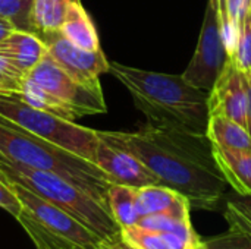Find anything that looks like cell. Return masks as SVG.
Instances as JSON below:
<instances>
[{"label":"cell","mask_w":251,"mask_h":249,"mask_svg":"<svg viewBox=\"0 0 251 249\" xmlns=\"http://www.w3.org/2000/svg\"><path fill=\"white\" fill-rule=\"evenodd\" d=\"M25 73L21 72L12 62L0 56V91L4 94H19L21 84L25 79Z\"/></svg>","instance_id":"cell-24"},{"label":"cell","mask_w":251,"mask_h":249,"mask_svg":"<svg viewBox=\"0 0 251 249\" xmlns=\"http://www.w3.org/2000/svg\"><path fill=\"white\" fill-rule=\"evenodd\" d=\"M40 37L47 45V54L79 82L88 85L100 84L99 76L109 72V62L101 48H81L66 40L59 31Z\"/></svg>","instance_id":"cell-9"},{"label":"cell","mask_w":251,"mask_h":249,"mask_svg":"<svg viewBox=\"0 0 251 249\" xmlns=\"http://www.w3.org/2000/svg\"><path fill=\"white\" fill-rule=\"evenodd\" d=\"M0 156L26 167L59 175L107 208V189L112 182L97 164L3 117H0Z\"/></svg>","instance_id":"cell-3"},{"label":"cell","mask_w":251,"mask_h":249,"mask_svg":"<svg viewBox=\"0 0 251 249\" xmlns=\"http://www.w3.org/2000/svg\"><path fill=\"white\" fill-rule=\"evenodd\" d=\"M232 59L243 73L251 72V18L249 13L240 22L238 44Z\"/></svg>","instance_id":"cell-22"},{"label":"cell","mask_w":251,"mask_h":249,"mask_svg":"<svg viewBox=\"0 0 251 249\" xmlns=\"http://www.w3.org/2000/svg\"><path fill=\"white\" fill-rule=\"evenodd\" d=\"M244 84H246V91H247V131L251 135V72L244 73Z\"/></svg>","instance_id":"cell-28"},{"label":"cell","mask_w":251,"mask_h":249,"mask_svg":"<svg viewBox=\"0 0 251 249\" xmlns=\"http://www.w3.org/2000/svg\"><path fill=\"white\" fill-rule=\"evenodd\" d=\"M226 62L228 53L222 40L219 16L213 1L209 0L196 51L187 69L182 72V76L191 85L209 92L222 73Z\"/></svg>","instance_id":"cell-8"},{"label":"cell","mask_w":251,"mask_h":249,"mask_svg":"<svg viewBox=\"0 0 251 249\" xmlns=\"http://www.w3.org/2000/svg\"><path fill=\"white\" fill-rule=\"evenodd\" d=\"M121 233L135 249H206V242L196 230L162 232L134 225L121 229Z\"/></svg>","instance_id":"cell-12"},{"label":"cell","mask_w":251,"mask_h":249,"mask_svg":"<svg viewBox=\"0 0 251 249\" xmlns=\"http://www.w3.org/2000/svg\"><path fill=\"white\" fill-rule=\"evenodd\" d=\"M137 205L141 219L143 216L174 211L191 204L179 192L159 183L137 188Z\"/></svg>","instance_id":"cell-16"},{"label":"cell","mask_w":251,"mask_h":249,"mask_svg":"<svg viewBox=\"0 0 251 249\" xmlns=\"http://www.w3.org/2000/svg\"><path fill=\"white\" fill-rule=\"evenodd\" d=\"M209 117L221 116L234 120L243 126L247 125V91L244 73L237 68L232 57L209 91Z\"/></svg>","instance_id":"cell-10"},{"label":"cell","mask_w":251,"mask_h":249,"mask_svg":"<svg viewBox=\"0 0 251 249\" xmlns=\"http://www.w3.org/2000/svg\"><path fill=\"white\" fill-rule=\"evenodd\" d=\"M3 178V176H1ZM21 203L16 219L37 249H97L101 238L66 211L3 178Z\"/></svg>","instance_id":"cell-5"},{"label":"cell","mask_w":251,"mask_h":249,"mask_svg":"<svg viewBox=\"0 0 251 249\" xmlns=\"http://www.w3.org/2000/svg\"><path fill=\"white\" fill-rule=\"evenodd\" d=\"M225 220L231 229L251 235V211L241 205L237 200H229L225 207Z\"/></svg>","instance_id":"cell-25"},{"label":"cell","mask_w":251,"mask_h":249,"mask_svg":"<svg viewBox=\"0 0 251 249\" xmlns=\"http://www.w3.org/2000/svg\"><path fill=\"white\" fill-rule=\"evenodd\" d=\"M249 15H250V18H251V0H249V12H247Z\"/></svg>","instance_id":"cell-31"},{"label":"cell","mask_w":251,"mask_h":249,"mask_svg":"<svg viewBox=\"0 0 251 249\" xmlns=\"http://www.w3.org/2000/svg\"><path fill=\"white\" fill-rule=\"evenodd\" d=\"M212 148L228 186L241 198H251V150H225L215 145Z\"/></svg>","instance_id":"cell-14"},{"label":"cell","mask_w":251,"mask_h":249,"mask_svg":"<svg viewBox=\"0 0 251 249\" xmlns=\"http://www.w3.org/2000/svg\"><path fill=\"white\" fill-rule=\"evenodd\" d=\"M97 249H135L132 245H129L121 232L112 235V236H107V238H103L100 239Z\"/></svg>","instance_id":"cell-27"},{"label":"cell","mask_w":251,"mask_h":249,"mask_svg":"<svg viewBox=\"0 0 251 249\" xmlns=\"http://www.w3.org/2000/svg\"><path fill=\"white\" fill-rule=\"evenodd\" d=\"M0 176L22 185L66 211L101 239L121 232L119 225L106 207L59 175L26 167L0 156Z\"/></svg>","instance_id":"cell-4"},{"label":"cell","mask_w":251,"mask_h":249,"mask_svg":"<svg viewBox=\"0 0 251 249\" xmlns=\"http://www.w3.org/2000/svg\"><path fill=\"white\" fill-rule=\"evenodd\" d=\"M0 94H4V92H1V91H0Z\"/></svg>","instance_id":"cell-32"},{"label":"cell","mask_w":251,"mask_h":249,"mask_svg":"<svg viewBox=\"0 0 251 249\" xmlns=\"http://www.w3.org/2000/svg\"><path fill=\"white\" fill-rule=\"evenodd\" d=\"M26 76L44 91L72 107L78 117L106 113L107 110L100 84L88 85L79 82L49 54H46Z\"/></svg>","instance_id":"cell-7"},{"label":"cell","mask_w":251,"mask_h":249,"mask_svg":"<svg viewBox=\"0 0 251 249\" xmlns=\"http://www.w3.org/2000/svg\"><path fill=\"white\" fill-rule=\"evenodd\" d=\"M18 97L32 107L40 109V110L47 112V113H51V114L59 116L62 119L75 120L78 117V114L74 112L72 107H69L63 101L57 100L56 97H53L51 94L44 91L40 85H37L28 76H25V79L22 81L21 91H19Z\"/></svg>","instance_id":"cell-20"},{"label":"cell","mask_w":251,"mask_h":249,"mask_svg":"<svg viewBox=\"0 0 251 249\" xmlns=\"http://www.w3.org/2000/svg\"><path fill=\"white\" fill-rule=\"evenodd\" d=\"M206 135L212 145L225 150H251V135L246 126L221 117L210 116Z\"/></svg>","instance_id":"cell-17"},{"label":"cell","mask_w":251,"mask_h":249,"mask_svg":"<svg viewBox=\"0 0 251 249\" xmlns=\"http://www.w3.org/2000/svg\"><path fill=\"white\" fill-rule=\"evenodd\" d=\"M206 249H251V235L229 229L226 233L206 239Z\"/></svg>","instance_id":"cell-23"},{"label":"cell","mask_w":251,"mask_h":249,"mask_svg":"<svg viewBox=\"0 0 251 249\" xmlns=\"http://www.w3.org/2000/svg\"><path fill=\"white\" fill-rule=\"evenodd\" d=\"M46 54L47 45L35 32L13 29L0 41V56L12 62L25 75H28Z\"/></svg>","instance_id":"cell-13"},{"label":"cell","mask_w":251,"mask_h":249,"mask_svg":"<svg viewBox=\"0 0 251 249\" xmlns=\"http://www.w3.org/2000/svg\"><path fill=\"white\" fill-rule=\"evenodd\" d=\"M237 201H238V203H240L241 205H244V207H246L247 210H250V211H251V198H241V197H240V198H238Z\"/></svg>","instance_id":"cell-30"},{"label":"cell","mask_w":251,"mask_h":249,"mask_svg":"<svg viewBox=\"0 0 251 249\" xmlns=\"http://www.w3.org/2000/svg\"><path fill=\"white\" fill-rule=\"evenodd\" d=\"M97 135L135 156L162 185L184 195L194 208H215L226 191L206 134L147 122L135 132L97 131Z\"/></svg>","instance_id":"cell-1"},{"label":"cell","mask_w":251,"mask_h":249,"mask_svg":"<svg viewBox=\"0 0 251 249\" xmlns=\"http://www.w3.org/2000/svg\"><path fill=\"white\" fill-rule=\"evenodd\" d=\"M112 73L132 95L149 122L206 134L209 123V92L184 79L182 75L144 70L109 63Z\"/></svg>","instance_id":"cell-2"},{"label":"cell","mask_w":251,"mask_h":249,"mask_svg":"<svg viewBox=\"0 0 251 249\" xmlns=\"http://www.w3.org/2000/svg\"><path fill=\"white\" fill-rule=\"evenodd\" d=\"M59 32L72 44L85 50H99L100 40L97 29L81 0H71Z\"/></svg>","instance_id":"cell-15"},{"label":"cell","mask_w":251,"mask_h":249,"mask_svg":"<svg viewBox=\"0 0 251 249\" xmlns=\"http://www.w3.org/2000/svg\"><path fill=\"white\" fill-rule=\"evenodd\" d=\"M0 117L91 163L96 160L97 131L35 109L16 94H0Z\"/></svg>","instance_id":"cell-6"},{"label":"cell","mask_w":251,"mask_h":249,"mask_svg":"<svg viewBox=\"0 0 251 249\" xmlns=\"http://www.w3.org/2000/svg\"><path fill=\"white\" fill-rule=\"evenodd\" d=\"M32 0H0V18L10 22L15 29L29 31V13H31Z\"/></svg>","instance_id":"cell-21"},{"label":"cell","mask_w":251,"mask_h":249,"mask_svg":"<svg viewBox=\"0 0 251 249\" xmlns=\"http://www.w3.org/2000/svg\"><path fill=\"white\" fill-rule=\"evenodd\" d=\"M13 29H15V26H13L10 22H7L6 19L0 18V41H1L9 32H12Z\"/></svg>","instance_id":"cell-29"},{"label":"cell","mask_w":251,"mask_h":249,"mask_svg":"<svg viewBox=\"0 0 251 249\" xmlns=\"http://www.w3.org/2000/svg\"><path fill=\"white\" fill-rule=\"evenodd\" d=\"M71 0H32L29 22L37 35L57 32L63 23Z\"/></svg>","instance_id":"cell-19"},{"label":"cell","mask_w":251,"mask_h":249,"mask_svg":"<svg viewBox=\"0 0 251 249\" xmlns=\"http://www.w3.org/2000/svg\"><path fill=\"white\" fill-rule=\"evenodd\" d=\"M107 208L121 229L137 225L140 220L137 188L110 183L107 189Z\"/></svg>","instance_id":"cell-18"},{"label":"cell","mask_w":251,"mask_h":249,"mask_svg":"<svg viewBox=\"0 0 251 249\" xmlns=\"http://www.w3.org/2000/svg\"><path fill=\"white\" fill-rule=\"evenodd\" d=\"M0 208H3L6 213H9L15 219L19 217L21 203L1 176H0Z\"/></svg>","instance_id":"cell-26"},{"label":"cell","mask_w":251,"mask_h":249,"mask_svg":"<svg viewBox=\"0 0 251 249\" xmlns=\"http://www.w3.org/2000/svg\"><path fill=\"white\" fill-rule=\"evenodd\" d=\"M94 163L100 167V170L109 178L112 183H121L132 188L160 183L159 178L135 156L106 142L100 136L96 148Z\"/></svg>","instance_id":"cell-11"}]
</instances>
